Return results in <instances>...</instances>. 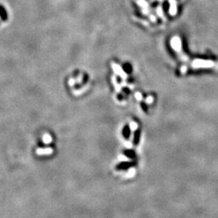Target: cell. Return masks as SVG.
Here are the masks:
<instances>
[{
	"label": "cell",
	"mask_w": 218,
	"mask_h": 218,
	"mask_svg": "<svg viewBox=\"0 0 218 218\" xmlns=\"http://www.w3.org/2000/svg\"><path fill=\"white\" fill-rule=\"evenodd\" d=\"M124 136H125V137H129V128H128V127L124 128Z\"/></svg>",
	"instance_id": "cell-1"
},
{
	"label": "cell",
	"mask_w": 218,
	"mask_h": 218,
	"mask_svg": "<svg viewBox=\"0 0 218 218\" xmlns=\"http://www.w3.org/2000/svg\"><path fill=\"white\" fill-rule=\"evenodd\" d=\"M139 135H140V133H139V132H137V133H136V137H135V143H137V141H138V137H139Z\"/></svg>",
	"instance_id": "cell-2"
}]
</instances>
